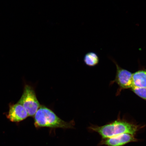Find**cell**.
I'll list each match as a JSON object with an SVG mask.
<instances>
[{
	"mask_svg": "<svg viewBox=\"0 0 146 146\" xmlns=\"http://www.w3.org/2000/svg\"><path fill=\"white\" fill-rule=\"evenodd\" d=\"M84 61L87 65L93 67L97 65L99 62V58L95 52H90L85 55Z\"/></svg>",
	"mask_w": 146,
	"mask_h": 146,
	"instance_id": "cell-8",
	"label": "cell"
},
{
	"mask_svg": "<svg viewBox=\"0 0 146 146\" xmlns=\"http://www.w3.org/2000/svg\"><path fill=\"white\" fill-rule=\"evenodd\" d=\"M139 140L134 135L123 134L111 137L102 139L99 146H124L131 142H138Z\"/></svg>",
	"mask_w": 146,
	"mask_h": 146,
	"instance_id": "cell-5",
	"label": "cell"
},
{
	"mask_svg": "<svg viewBox=\"0 0 146 146\" xmlns=\"http://www.w3.org/2000/svg\"><path fill=\"white\" fill-rule=\"evenodd\" d=\"M18 103L24 107L29 116L31 117L34 116L41 105L33 88L28 85H25L22 95Z\"/></svg>",
	"mask_w": 146,
	"mask_h": 146,
	"instance_id": "cell-3",
	"label": "cell"
},
{
	"mask_svg": "<svg viewBox=\"0 0 146 146\" xmlns=\"http://www.w3.org/2000/svg\"><path fill=\"white\" fill-rule=\"evenodd\" d=\"M144 127L118 116L117 119L110 123L100 126L91 125L88 129L91 132L98 133L102 139H105L123 134L135 135Z\"/></svg>",
	"mask_w": 146,
	"mask_h": 146,
	"instance_id": "cell-1",
	"label": "cell"
},
{
	"mask_svg": "<svg viewBox=\"0 0 146 146\" xmlns=\"http://www.w3.org/2000/svg\"><path fill=\"white\" fill-rule=\"evenodd\" d=\"M34 117V125L38 129L44 127L52 129H72L75 125L74 120L68 122L64 121L44 105H40Z\"/></svg>",
	"mask_w": 146,
	"mask_h": 146,
	"instance_id": "cell-2",
	"label": "cell"
},
{
	"mask_svg": "<svg viewBox=\"0 0 146 146\" xmlns=\"http://www.w3.org/2000/svg\"><path fill=\"white\" fill-rule=\"evenodd\" d=\"M133 87L138 88L146 87V70L137 71L133 74Z\"/></svg>",
	"mask_w": 146,
	"mask_h": 146,
	"instance_id": "cell-7",
	"label": "cell"
},
{
	"mask_svg": "<svg viewBox=\"0 0 146 146\" xmlns=\"http://www.w3.org/2000/svg\"><path fill=\"white\" fill-rule=\"evenodd\" d=\"M131 90L137 96L146 101V87L138 88L133 87Z\"/></svg>",
	"mask_w": 146,
	"mask_h": 146,
	"instance_id": "cell-9",
	"label": "cell"
},
{
	"mask_svg": "<svg viewBox=\"0 0 146 146\" xmlns=\"http://www.w3.org/2000/svg\"><path fill=\"white\" fill-rule=\"evenodd\" d=\"M29 116L26 110L22 105L17 103L11 105L7 117L11 121L19 122Z\"/></svg>",
	"mask_w": 146,
	"mask_h": 146,
	"instance_id": "cell-6",
	"label": "cell"
},
{
	"mask_svg": "<svg viewBox=\"0 0 146 146\" xmlns=\"http://www.w3.org/2000/svg\"><path fill=\"white\" fill-rule=\"evenodd\" d=\"M116 67V73L115 78L112 83H116L117 84L119 89L118 92L125 89H131L133 87V74L126 69L122 68L116 62L112 59Z\"/></svg>",
	"mask_w": 146,
	"mask_h": 146,
	"instance_id": "cell-4",
	"label": "cell"
}]
</instances>
